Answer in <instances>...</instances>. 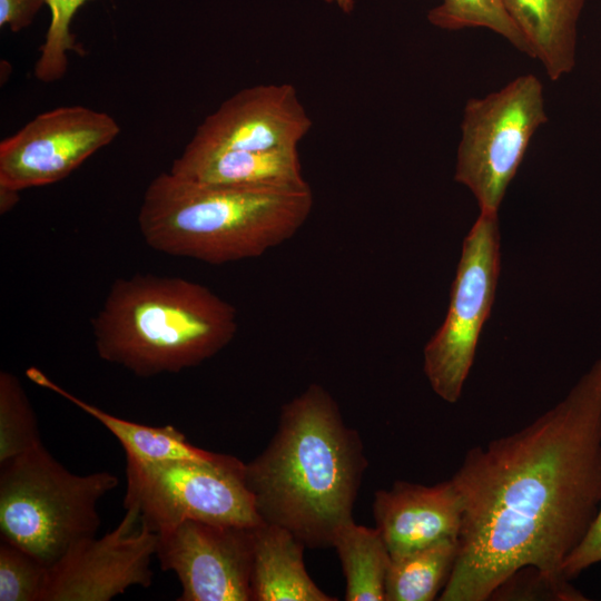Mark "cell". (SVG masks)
Returning <instances> with one entry per match:
<instances>
[{
  "label": "cell",
  "instance_id": "52a82bcc",
  "mask_svg": "<svg viewBox=\"0 0 601 601\" xmlns=\"http://www.w3.org/2000/svg\"><path fill=\"white\" fill-rule=\"evenodd\" d=\"M546 120L543 85L534 75L466 102L454 178L473 193L480 209L497 211L530 140Z\"/></svg>",
  "mask_w": 601,
  "mask_h": 601
},
{
  "label": "cell",
  "instance_id": "8992f818",
  "mask_svg": "<svg viewBox=\"0 0 601 601\" xmlns=\"http://www.w3.org/2000/svg\"><path fill=\"white\" fill-rule=\"evenodd\" d=\"M245 463L219 454L211 461L140 462L127 457L125 509L158 533L187 520L257 526L263 520L244 479Z\"/></svg>",
  "mask_w": 601,
  "mask_h": 601
},
{
  "label": "cell",
  "instance_id": "5b68a950",
  "mask_svg": "<svg viewBox=\"0 0 601 601\" xmlns=\"http://www.w3.org/2000/svg\"><path fill=\"white\" fill-rule=\"evenodd\" d=\"M0 465L1 539L46 566L76 542L96 535L98 503L118 485L108 471L71 473L42 443Z\"/></svg>",
  "mask_w": 601,
  "mask_h": 601
},
{
  "label": "cell",
  "instance_id": "e0dca14e",
  "mask_svg": "<svg viewBox=\"0 0 601 601\" xmlns=\"http://www.w3.org/2000/svg\"><path fill=\"white\" fill-rule=\"evenodd\" d=\"M27 377L39 386L57 393L101 423L122 445L126 457L140 462L211 461L219 454L189 443L173 425L148 426L130 422L72 395L36 367L26 371Z\"/></svg>",
  "mask_w": 601,
  "mask_h": 601
},
{
  "label": "cell",
  "instance_id": "30bf717a",
  "mask_svg": "<svg viewBox=\"0 0 601 601\" xmlns=\"http://www.w3.org/2000/svg\"><path fill=\"white\" fill-rule=\"evenodd\" d=\"M257 526L187 520L158 532L156 556L179 580L177 600L252 601Z\"/></svg>",
  "mask_w": 601,
  "mask_h": 601
},
{
  "label": "cell",
  "instance_id": "9a60e30c",
  "mask_svg": "<svg viewBox=\"0 0 601 601\" xmlns=\"http://www.w3.org/2000/svg\"><path fill=\"white\" fill-rule=\"evenodd\" d=\"M305 544L288 530L263 522L256 528L252 601H334L308 575Z\"/></svg>",
  "mask_w": 601,
  "mask_h": 601
},
{
  "label": "cell",
  "instance_id": "7c38bea8",
  "mask_svg": "<svg viewBox=\"0 0 601 601\" xmlns=\"http://www.w3.org/2000/svg\"><path fill=\"white\" fill-rule=\"evenodd\" d=\"M311 127L292 85H259L224 101L197 128L184 152L297 149Z\"/></svg>",
  "mask_w": 601,
  "mask_h": 601
},
{
  "label": "cell",
  "instance_id": "6da1fadb",
  "mask_svg": "<svg viewBox=\"0 0 601 601\" xmlns=\"http://www.w3.org/2000/svg\"><path fill=\"white\" fill-rule=\"evenodd\" d=\"M451 479L463 515L439 600H491L526 566L570 581L563 564L601 504V357L532 423L470 449Z\"/></svg>",
  "mask_w": 601,
  "mask_h": 601
},
{
  "label": "cell",
  "instance_id": "8fae6325",
  "mask_svg": "<svg viewBox=\"0 0 601 601\" xmlns=\"http://www.w3.org/2000/svg\"><path fill=\"white\" fill-rule=\"evenodd\" d=\"M156 545L157 533L126 509L112 531L76 542L48 566L40 601H108L132 585L148 588Z\"/></svg>",
  "mask_w": 601,
  "mask_h": 601
},
{
  "label": "cell",
  "instance_id": "d6986e66",
  "mask_svg": "<svg viewBox=\"0 0 601 601\" xmlns=\"http://www.w3.org/2000/svg\"><path fill=\"white\" fill-rule=\"evenodd\" d=\"M459 552V539L391 556L385 601H431L444 589Z\"/></svg>",
  "mask_w": 601,
  "mask_h": 601
},
{
  "label": "cell",
  "instance_id": "3957f363",
  "mask_svg": "<svg viewBox=\"0 0 601 601\" xmlns=\"http://www.w3.org/2000/svg\"><path fill=\"white\" fill-rule=\"evenodd\" d=\"M312 208L309 185H211L167 171L147 186L138 226L159 253L223 265L259 257L288 240Z\"/></svg>",
  "mask_w": 601,
  "mask_h": 601
},
{
  "label": "cell",
  "instance_id": "7a4b0ae2",
  "mask_svg": "<svg viewBox=\"0 0 601 601\" xmlns=\"http://www.w3.org/2000/svg\"><path fill=\"white\" fill-rule=\"evenodd\" d=\"M367 465L359 434L313 383L283 405L274 436L245 463L244 479L263 522L288 530L305 546L328 548L354 520Z\"/></svg>",
  "mask_w": 601,
  "mask_h": 601
},
{
  "label": "cell",
  "instance_id": "ffe728a7",
  "mask_svg": "<svg viewBox=\"0 0 601 601\" xmlns=\"http://www.w3.org/2000/svg\"><path fill=\"white\" fill-rule=\"evenodd\" d=\"M427 18L432 24L446 30H492L532 58L526 39L506 12L502 0H442L428 12Z\"/></svg>",
  "mask_w": 601,
  "mask_h": 601
},
{
  "label": "cell",
  "instance_id": "2e32d148",
  "mask_svg": "<svg viewBox=\"0 0 601 601\" xmlns=\"http://www.w3.org/2000/svg\"><path fill=\"white\" fill-rule=\"evenodd\" d=\"M502 1L548 77L556 81L570 73L575 65L578 22L587 0Z\"/></svg>",
  "mask_w": 601,
  "mask_h": 601
},
{
  "label": "cell",
  "instance_id": "ba28073f",
  "mask_svg": "<svg viewBox=\"0 0 601 601\" xmlns=\"http://www.w3.org/2000/svg\"><path fill=\"white\" fill-rule=\"evenodd\" d=\"M500 273L497 211L481 209L465 237L442 326L424 348V373L442 400L455 403L472 367Z\"/></svg>",
  "mask_w": 601,
  "mask_h": 601
},
{
  "label": "cell",
  "instance_id": "d4e9b609",
  "mask_svg": "<svg viewBox=\"0 0 601 601\" xmlns=\"http://www.w3.org/2000/svg\"><path fill=\"white\" fill-rule=\"evenodd\" d=\"M599 562H601V504L588 532L565 560L562 572L571 581Z\"/></svg>",
  "mask_w": 601,
  "mask_h": 601
},
{
  "label": "cell",
  "instance_id": "277c9868",
  "mask_svg": "<svg viewBox=\"0 0 601 601\" xmlns=\"http://www.w3.org/2000/svg\"><path fill=\"white\" fill-rule=\"evenodd\" d=\"M91 328L101 359L151 377L218 354L235 337L238 317L200 283L138 273L111 284Z\"/></svg>",
  "mask_w": 601,
  "mask_h": 601
},
{
  "label": "cell",
  "instance_id": "4fadbf2b",
  "mask_svg": "<svg viewBox=\"0 0 601 601\" xmlns=\"http://www.w3.org/2000/svg\"><path fill=\"white\" fill-rule=\"evenodd\" d=\"M373 514L391 556L459 539L463 501L452 479L427 486L395 481L375 492Z\"/></svg>",
  "mask_w": 601,
  "mask_h": 601
},
{
  "label": "cell",
  "instance_id": "5bb4252c",
  "mask_svg": "<svg viewBox=\"0 0 601 601\" xmlns=\"http://www.w3.org/2000/svg\"><path fill=\"white\" fill-rule=\"evenodd\" d=\"M201 184L229 186L304 187L297 149L272 151L219 150L181 152L169 170Z\"/></svg>",
  "mask_w": 601,
  "mask_h": 601
},
{
  "label": "cell",
  "instance_id": "9c48e42d",
  "mask_svg": "<svg viewBox=\"0 0 601 601\" xmlns=\"http://www.w3.org/2000/svg\"><path fill=\"white\" fill-rule=\"evenodd\" d=\"M119 132L110 115L83 106L42 112L0 142V186L20 191L57 183Z\"/></svg>",
  "mask_w": 601,
  "mask_h": 601
},
{
  "label": "cell",
  "instance_id": "83f0119b",
  "mask_svg": "<svg viewBox=\"0 0 601 601\" xmlns=\"http://www.w3.org/2000/svg\"><path fill=\"white\" fill-rule=\"evenodd\" d=\"M338 3L344 10H349L352 7V0H333Z\"/></svg>",
  "mask_w": 601,
  "mask_h": 601
},
{
  "label": "cell",
  "instance_id": "603a6c76",
  "mask_svg": "<svg viewBox=\"0 0 601 601\" xmlns=\"http://www.w3.org/2000/svg\"><path fill=\"white\" fill-rule=\"evenodd\" d=\"M47 569L26 550L1 539L0 601H40Z\"/></svg>",
  "mask_w": 601,
  "mask_h": 601
},
{
  "label": "cell",
  "instance_id": "cb8c5ba5",
  "mask_svg": "<svg viewBox=\"0 0 601 601\" xmlns=\"http://www.w3.org/2000/svg\"><path fill=\"white\" fill-rule=\"evenodd\" d=\"M492 599L503 600H560L585 601V598L570 581H558L542 574L534 568H522L503 582L492 594Z\"/></svg>",
  "mask_w": 601,
  "mask_h": 601
},
{
  "label": "cell",
  "instance_id": "4316f807",
  "mask_svg": "<svg viewBox=\"0 0 601 601\" xmlns=\"http://www.w3.org/2000/svg\"><path fill=\"white\" fill-rule=\"evenodd\" d=\"M19 200V191L0 186V210L9 211Z\"/></svg>",
  "mask_w": 601,
  "mask_h": 601
},
{
  "label": "cell",
  "instance_id": "ac0fdd59",
  "mask_svg": "<svg viewBox=\"0 0 601 601\" xmlns=\"http://www.w3.org/2000/svg\"><path fill=\"white\" fill-rule=\"evenodd\" d=\"M332 546L346 579L345 600L385 601L391 554L380 530L352 520L337 530Z\"/></svg>",
  "mask_w": 601,
  "mask_h": 601
},
{
  "label": "cell",
  "instance_id": "484cf974",
  "mask_svg": "<svg viewBox=\"0 0 601 601\" xmlns=\"http://www.w3.org/2000/svg\"><path fill=\"white\" fill-rule=\"evenodd\" d=\"M46 0H0V26L13 32L29 26Z\"/></svg>",
  "mask_w": 601,
  "mask_h": 601
},
{
  "label": "cell",
  "instance_id": "44dd1931",
  "mask_svg": "<svg viewBox=\"0 0 601 601\" xmlns=\"http://www.w3.org/2000/svg\"><path fill=\"white\" fill-rule=\"evenodd\" d=\"M41 443L36 415L17 376L0 373V464Z\"/></svg>",
  "mask_w": 601,
  "mask_h": 601
},
{
  "label": "cell",
  "instance_id": "7402d4cb",
  "mask_svg": "<svg viewBox=\"0 0 601 601\" xmlns=\"http://www.w3.org/2000/svg\"><path fill=\"white\" fill-rule=\"evenodd\" d=\"M87 0H46L51 13L50 24L40 56L35 66V76L43 82L62 78L68 68V53L80 52L70 23L77 10Z\"/></svg>",
  "mask_w": 601,
  "mask_h": 601
}]
</instances>
